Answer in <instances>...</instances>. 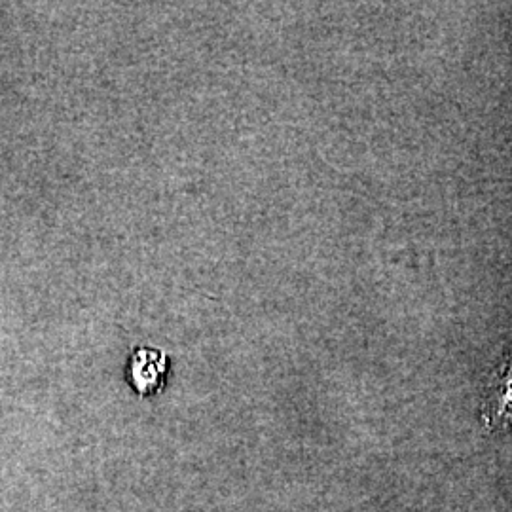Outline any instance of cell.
Masks as SVG:
<instances>
[{"mask_svg": "<svg viewBox=\"0 0 512 512\" xmlns=\"http://www.w3.org/2000/svg\"><path fill=\"white\" fill-rule=\"evenodd\" d=\"M171 359L164 349L135 346L126 368V382L139 399H154L164 393L169 380Z\"/></svg>", "mask_w": 512, "mask_h": 512, "instance_id": "cell-1", "label": "cell"}, {"mask_svg": "<svg viewBox=\"0 0 512 512\" xmlns=\"http://www.w3.org/2000/svg\"><path fill=\"white\" fill-rule=\"evenodd\" d=\"M482 418L492 431L512 429V349L490 385Z\"/></svg>", "mask_w": 512, "mask_h": 512, "instance_id": "cell-2", "label": "cell"}]
</instances>
